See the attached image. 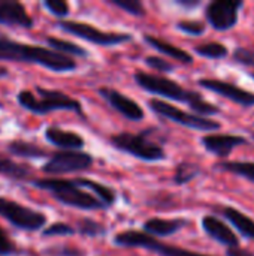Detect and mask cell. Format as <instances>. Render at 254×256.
I'll list each match as a JSON object with an SVG mask.
<instances>
[{
	"label": "cell",
	"instance_id": "obj_28",
	"mask_svg": "<svg viewBox=\"0 0 254 256\" xmlns=\"http://www.w3.org/2000/svg\"><path fill=\"white\" fill-rule=\"evenodd\" d=\"M78 231L82 234V236H88V237H97V236H102L105 232V228L91 220V219H82L78 222Z\"/></svg>",
	"mask_w": 254,
	"mask_h": 256
},
{
	"label": "cell",
	"instance_id": "obj_14",
	"mask_svg": "<svg viewBox=\"0 0 254 256\" xmlns=\"http://www.w3.org/2000/svg\"><path fill=\"white\" fill-rule=\"evenodd\" d=\"M0 24L7 27L31 28L33 18L28 15L22 3L16 0H0Z\"/></svg>",
	"mask_w": 254,
	"mask_h": 256
},
{
	"label": "cell",
	"instance_id": "obj_33",
	"mask_svg": "<svg viewBox=\"0 0 254 256\" xmlns=\"http://www.w3.org/2000/svg\"><path fill=\"white\" fill-rule=\"evenodd\" d=\"M145 63L157 72H171L175 69V66L172 63H169V60H165V58L156 57V56H148L145 58Z\"/></svg>",
	"mask_w": 254,
	"mask_h": 256
},
{
	"label": "cell",
	"instance_id": "obj_37",
	"mask_svg": "<svg viewBox=\"0 0 254 256\" xmlns=\"http://www.w3.org/2000/svg\"><path fill=\"white\" fill-rule=\"evenodd\" d=\"M228 256H254L252 252L246 250V249H228Z\"/></svg>",
	"mask_w": 254,
	"mask_h": 256
},
{
	"label": "cell",
	"instance_id": "obj_39",
	"mask_svg": "<svg viewBox=\"0 0 254 256\" xmlns=\"http://www.w3.org/2000/svg\"><path fill=\"white\" fill-rule=\"evenodd\" d=\"M7 75H9L7 69H6V68H3V66H0V78H6Z\"/></svg>",
	"mask_w": 254,
	"mask_h": 256
},
{
	"label": "cell",
	"instance_id": "obj_35",
	"mask_svg": "<svg viewBox=\"0 0 254 256\" xmlns=\"http://www.w3.org/2000/svg\"><path fill=\"white\" fill-rule=\"evenodd\" d=\"M46 255L51 256H84L82 250L75 249V248H67V246H57L45 250Z\"/></svg>",
	"mask_w": 254,
	"mask_h": 256
},
{
	"label": "cell",
	"instance_id": "obj_29",
	"mask_svg": "<svg viewBox=\"0 0 254 256\" xmlns=\"http://www.w3.org/2000/svg\"><path fill=\"white\" fill-rule=\"evenodd\" d=\"M177 27L181 32H184V33H187L190 36H201L207 30V26L204 22H201V21H192V20H183V21H180L177 24Z\"/></svg>",
	"mask_w": 254,
	"mask_h": 256
},
{
	"label": "cell",
	"instance_id": "obj_17",
	"mask_svg": "<svg viewBox=\"0 0 254 256\" xmlns=\"http://www.w3.org/2000/svg\"><path fill=\"white\" fill-rule=\"evenodd\" d=\"M45 138L52 146L64 150H79L84 147V138L72 130H63L60 128H46Z\"/></svg>",
	"mask_w": 254,
	"mask_h": 256
},
{
	"label": "cell",
	"instance_id": "obj_9",
	"mask_svg": "<svg viewBox=\"0 0 254 256\" xmlns=\"http://www.w3.org/2000/svg\"><path fill=\"white\" fill-rule=\"evenodd\" d=\"M57 26L73 36H78L87 42L102 45V46H112L118 44H126L132 40L130 33H118V32H103L99 30L87 22H78V21H58Z\"/></svg>",
	"mask_w": 254,
	"mask_h": 256
},
{
	"label": "cell",
	"instance_id": "obj_21",
	"mask_svg": "<svg viewBox=\"0 0 254 256\" xmlns=\"http://www.w3.org/2000/svg\"><path fill=\"white\" fill-rule=\"evenodd\" d=\"M73 182L79 186V188H84V189H88L94 194V196H97L105 207H111L114 202H115V194L112 189L94 182V180H90V178H73Z\"/></svg>",
	"mask_w": 254,
	"mask_h": 256
},
{
	"label": "cell",
	"instance_id": "obj_3",
	"mask_svg": "<svg viewBox=\"0 0 254 256\" xmlns=\"http://www.w3.org/2000/svg\"><path fill=\"white\" fill-rule=\"evenodd\" d=\"M33 186L49 192L58 202L79 210H99L106 208L103 202L90 192H84L73 180L63 178H37Z\"/></svg>",
	"mask_w": 254,
	"mask_h": 256
},
{
	"label": "cell",
	"instance_id": "obj_12",
	"mask_svg": "<svg viewBox=\"0 0 254 256\" xmlns=\"http://www.w3.org/2000/svg\"><path fill=\"white\" fill-rule=\"evenodd\" d=\"M198 84L213 93H217L238 105L243 106H254V93L241 88L232 82L222 81V80H213V78H201Z\"/></svg>",
	"mask_w": 254,
	"mask_h": 256
},
{
	"label": "cell",
	"instance_id": "obj_2",
	"mask_svg": "<svg viewBox=\"0 0 254 256\" xmlns=\"http://www.w3.org/2000/svg\"><path fill=\"white\" fill-rule=\"evenodd\" d=\"M133 78H135L136 84L141 88H144L145 92H150L153 94L163 96V98H168V99H172L177 102L187 104L195 112H198L201 116L207 117V116H217L222 112L217 105L205 100L201 93L187 90L171 78L160 76V75H151V74L141 72V70L136 72Z\"/></svg>",
	"mask_w": 254,
	"mask_h": 256
},
{
	"label": "cell",
	"instance_id": "obj_23",
	"mask_svg": "<svg viewBox=\"0 0 254 256\" xmlns=\"http://www.w3.org/2000/svg\"><path fill=\"white\" fill-rule=\"evenodd\" d=\"M46 44L49 45L51 50H54L57 52H61L64 56H76V57H87L88 56L87 50H84L82 46H79V45H76L73 42L64 40V39L48 36L46 38Z\"/></svg>",
	"mask_w": 254,
	"mask_h": 256
},
{
	"label": "cell",
	"instance_id": "obj_22",
	"mask_svg": "<svg viewBox=\"0 0 254 256\" xmlns=\"http://www.w3.org/2000/svg\"><path fill=\"white\" fill-rule=\"evenodd\" d=\"M7 152L13 156L27 158V159H39V158H43L46 154V152L43 148H40L39 146H36L33 142L22 141V140L10 141L7 144Z\"/></svg>",
	"mask_w": 254,
	"mask_h": 256
},
{
	"label": "cell",
	"instance_id": "obj_38",
	"mask_svg": "<svg viewBox=\"0 0 254 256\" xmlns=\"http://www.w3.org/2000/svg\"><path fill=\"white\" fill-rule=\"evenodd\" d=\"M181 6H186V8H195L199 4V0H180L178 2Z\"/></svg>",
	"mask_w": 254,
	"mask_h": 256
},
{
	"label": "cell",
	"instance_id": "obj_7",
	"mask_svg": "<svg viewBox=\"0 0 254 256\" xmlns=\"http://www.w3.org/2000/svg\"><path fill=\"white\" fill-rule=\"evenodd\" d=\"M148 105L156 114H159L174 123H178L184 128H190V129H196V130H202V132L219 130L222 128V124L216 120H211V118L202 117V116H196V114H190V112L183 111V110H180L168 102H163L160 99H150Z\"/></svg>",
	"mask_w": 254,
	"mask_h": 256
},
{
	"label": "cell",
	"instance_id": "obj_41",
	"mask_svg": "<svg viewBox=\"0 0 254 256\" xmlns=\"http://www.w3.org/2000/svg\"><path fill=\"white\" fill-rule=\"evenodd\" d=\"M253 78H254V74H253Z\"/></svg>",
	"mask_w": 254,
	"mask_h": 256
},
{
	"label": "cell",
	"instance_id": "obj_26",
	"mask_svg": "<svg viewBox=\"0 0 254 256\" xmlns=\"http://www.w3.org/2000/svg\"><path fill=\"white\" fill-rule=\"evenodd\" d=\"M195 51L201 57L213 58V60L225 58L229 54L228 46L220 44V42H208V44H204V45H198V46H195Z\"/></svg>",
	"mask_w": 254,
	"mask_h": 256
},
{
	"label": "cell",
	"instance_id": "obj_34",
	"mask_svg": "<svg viewBox=\"0 0 254 256\" xmlns=\"http://www.w3.org/2000/svg\"><path fill=\"white\" fill-rule=\"evenodd\" d=\"M234 57L238 63L247 64V66H254V50L253 48H244L240 46L235 50Z\"/></svg>",
	"mask_w": 254,
	"mask_h": 256
},
{
	"label": "cell",
	"instance_id": "obj_18",
	"mask_svg": "<svg viewBox=\"0 0 254 256\" xmlns=\"http://www.w3.org/2000/svg\"><path fill=\"white\" fill-rule=\"evenodd\" d=\"M184 220L181 219H150L144 224V230L148 234L157 236V237H169L175 232H178L184 226Z\"/></svg>",
	"mask_w": 254,
	"mask_h": 256
},
{
	"label": "cell",
	"instance_id": "obj_15",
	"mask_svg": "<svg viewBox=\"0 0 254 256\" xmlns=\"http://www.w3.org/2000/svg\"><path fill=\"white\" fill-rule=\"evenodd\" d=\"M202 146L213 154L219 158H228L237 147L247 144V140L238 135H223V134H210L202 140Z\"/></svg>",
	"mask_w": 254,
	"mask_h": 256
},
{
	"label": "cell",
	"instance_id": "obj_11",
	"mask_svg": "<svg viewBox=\"0 0 254 256\" xmlns=\"http://www.w3.org/2000/svg\"><path fill=\"white\" fill-rule=\"evenodd\" d=\"M241 0H214L207 6L205 15L213 28L226 32L238 22L240 9L243 8Z\"/></svg>",
	"mask_w": 254,
	"mask_h": 256
},
{
	"label": "cell",
	"instance_id": "obj_4",
	"mask_svg": "<svg viewBox=\"0 0 254 256\" xmlns=\"http://www.w3.org/2000/svg\"><path fill=\"white\" fill-rule=\"evenodd\" d=\"M36 92L39 98L31 93L30 90H21L16 94L18 104L33 112V114H48L55 110H67V111H75L78 114H82L81 104L76 99H72L63 92L58 90H48L43 87H36Z\"/></svg>",
	"mask_w": 254,
	"mask_h": 256
},
{
	"label": "cell",
	"instance_id": "obj_8",
	"mask_svg": "<svg viewBox=\"0 0 254 256\" xmlns=\"http://www.w3.org/2000/svg\"><path fill=\"white\" fill-rule=\"evenodd\" d=\"M0 216L18 230L34 232L46 225V216L12 200L0 198Z\"/></svg>",
	"mask_w": 254,
	"mask_h": 256
},
{
	"label": "cell",
	"instance_id": "obj_32",
	"mask_svg": "<svg viewBox=\"0 0 254 256\" xmlns=\"http://www.w3.org/2000/svg\"><path fill=\"white\" fill-rule=\"evenodd\" d=\"M43 6L55 16H66L69 14V4L63 0H45L43 2Z\"/></svg>",
	"mask_w": 254,
	"mask_h": 256
},
{
	"label": "cell",
	"instance_id": "obj_19",
	"mask_svg": "<svg viewBox=\"0 0 254 256\" xmlns=\"http://www.w3.org/2000/svg\"><path fill=\"white\" fill-rule=\"evenodd\" d=\"M144 40H145L148 45H151L153 48H156L157 51H160V52H163V54H166V56H169V57H172V58L181 62V63L190 64V63L193 62V57H192L187 51H184V50L175 46L174 44H169V42H166V40H163V39H160V38H157V36L145 34V36H144Z\"/></svg>",
	"mask_w": 254,
	"mask_h": 256
},
{
	"label": "cell",
	"instance_id": "obj_40",
	"mask_svg": "<svg viewBox=\"0 0 254 256\" xmlns=\"http://www.w3.org/2000/svg\"><path fill=\"white\" fill-rule=\"evenodd\" d=\"M0 106H1V104H0Z\"/></svg>",
	"mask_w": 254,
	"mask_h": 256
},
{
	"label": "cell",
	"instance_id": "obj_30",
	"mask_svg": "<svg viewBox=\"0 0 254 256\" xmlns=\"http://www.w3.org/2000/svg\"><path fill=\"white\" fill-rule=\"evenodd\" d=\"M198 174V168L193 166V165H189V164H184V165H180L178 170H177V174H175V183L177 184H184V183H189L190 180H193Z\"/></svg>",
	"mask_w": 254,
	"mask_h": 256
},
{
	"label": "cell",
	"instance_id": "obj_1",
	"mask_svg": "<svg viewBox=\"0 0 254 256\" xmlns=\"http://www.w3.org/2000/svg\"><path fill=\"white\" fill-rule=\"evenodd\" d=\"M0 60L34 63L52 72H70L76 69L75 60L69 56L57 52L51 48L12 40L3 33H0Z\"/></svg>",
	"mask_w": 254,
	"mask_h": 256
},
{
	"label": "cell",
	"instance_id": "obj_16",
	"mask_svg": "<svg viewBox=\"0 0 254 256\" xmlns=\"http://www.w3.org/2000/svg\"><path fill=\"white\" fill-rule=\"evenodd\" d=\"M202 228L213 240L219 242L220 244H223L229 249H237L240 244L238 237L234 234V231L226 224H223L220 219H217L214 216H205L202 219Z\"/></svg>",
	"mask_w": 254,
	"mask_h": 256
},
{
	"label": "cell",
	"instance_id": "obj_36",
	"mask_svg": "<svg viewBox=\"0 0 254 256\" xmlns=\"http://www.w3.org/2000/svg\"><path fill=\"white\" fill-rule=\"evenodd\" d=\"M16 248L6 236V232L0 228V256H10L15 254Z\"/></svg>",
	"mask_w": 254,
	"mask_h": 256
},
{
	"label": "cell",
	"instance_id": "obj_6",
	"mask_svg": "<svg viewBox=\"0 0 254 256\" xmlns=\"http://www.w3.org/2000/svg\"><path fill=\"white\" fill-rule=\"evenodd\" d=\"M114 243L117 246H123V248H142V249L151 250L160 256H208L196 254V252H192V250H187L183 248L163 244L148 234H144L139 231H132V230L118 232L114 237Z\"/></svg>",
	"mask_w": 254,
	"mask_h": 256
},
{
	"label": "cell",
	"instance_id": "obj_13",
	"mask_svg": "<svg viewBox=\"0 0 254 256\" xmlns=\"http://www.w3.org/2000/svg\"><path fill=\"white\" fill-rule=\"evenodd\" d=\"M99 94L115 111H118L121 116H124L126 118H129L132 122H141L145 117V112L138 102H135L133 99L127 98L126 94H123L114 88H108V87L99 88Z\"/></svg>",
	"mask_w": 254,
	"mask_h": 256
},
{
	"label": "cell",
	"instance_id": "obj_5",
	"mask_svg": "<svg viewBox=\"0 0 254 256\" xmlns=\"http://www.w3.org/2000/svg\"><path fill=\"white\" fill-rule=\"evenodd\" d=\"M111 144L117 150L129 153L145 162H159V160L166 159L165 150L159 144L147 140L145 134L136 135V134H129V132H120L111 136Z\"/></svg>",
	"mask_w": 254,
	"mask_h": 256
},
{
	"label": "cell",
	"instance_id": "obj_24",
	"mask_svg": "<svg viewBox=\"0 0 254 256\" xmlns=\"http://www.w3.org/2000/svg\"><path fill=\"white\" fill-rule=\"evenodd\" d=\"M0 176L13 178V180H25L30 177V170L25 165L16 164L15 160L9 158H1L0 156Z\"/></svg>",
	"mask_w": 254,
	"mask_h": 256
},
{
	"label": "cell",
	"instance_id": "obj_20",
	"mask_svg": "<svg viewBox=\"0 0 254 256\" xmlns=\"http://www.w3.org/2000/svg\"><path fill=\"white\" fill-rule=\"evenodd\" d=\"M223 216L241 232L243 237L254 240V220L250 219L247 214H244L243 212L234 208V207H226L223 208Z\"/></svg>",
	"mask_w": 254,
	"mask_h": 256
},
{
	"label": "cell",
	"instance_id": "obj_31",
	"mask_svg": "<svg viewBox=\"0 0 254 256\" xmlns=\"http://www.w3.org/2000/svg\"><path fill=\"white\" fill-rule=\"evenodd\" d=\"M75 234V228H72L70 225L67 224H61V222H57V224H52L49 225L48 228H45L42 231V236L43 237H54V236H73Z\"/></svg>",
	"mask_w": 254,
	"mask_h": 256
},
{
	"label": "cell",
	"instance_id": "obj_27",
	"mask_svg": "<svg viewBox=\"0 0 254 256\" xmlns=\"http://www.w3.org/2000/svg\"><path fill=\"white\" fill-rule=\"evenodd\" d=\"M109 3L126 10L130 15H135V16L145 15V8L139 0H109Z\"/></svg>",
	"mask_w": 254,
	"mask_h": 256
},
{
	"label": "cell",
	"instance_id": "obj_10",
	"mask_svg": "<svg viewBox=\"0 0 254 256\" xmlns=\"http://www.w3.org/2000/svg\"><path fill=\"white\" fill-rule=\"evenodd\" d=\"M93 158L88 153H82L78 150H64L58 152L51 156V159L43 164L42 171L45 174H69V172H78L85 171L93 165Z\"/></svg>",
	"mask_w": 254,
	"mask_h": 256
},
{
	"label": "cell",
	"instance_id": "obj_25",
	"mask_svg": "<svg viewBox=\"0 0 254 256\" xmlns=\"http://www.w3.org/2000/svg\"><path fill=\"white\" fill-rule=\"evenodd\" d=\"M216 168L226 171V172H232L235 176L244 177L249 182L254 183V162H240V160H234V162H220L216 165Z\"/></svg>",
	"mask_w": 254,
	"mask_h": 256
}]
</instances>
